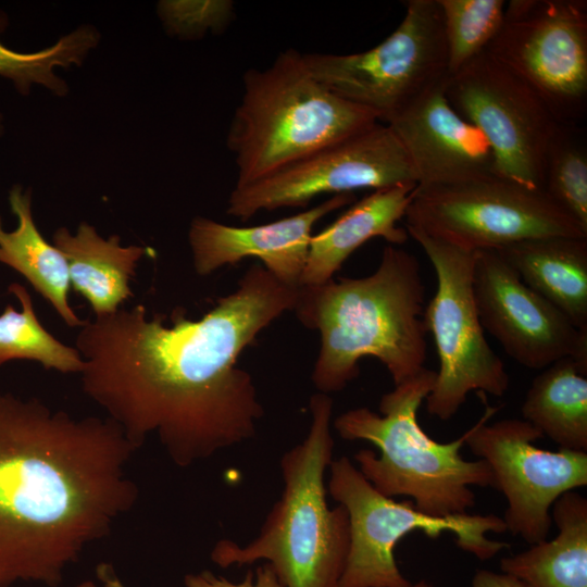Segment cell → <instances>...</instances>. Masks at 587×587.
Returning a JSON list of instances; mask_svg holds the SVG:
<instances>
[{"instance_id":"cell-19","label":"cell","mask_w":587,"mask_h":587,"mask_svg":"<svg viewBox=\"0 0 587 587\" xmlns=\"http://www.w3.org/2000/svg\"><path fill=\"white\" fill-rule=\"evenodd\" d=\"M52 243L66 261L71 286L89 302L96 317L116 312L133 297L130 280L150 252L142 246H122L118 235L103 238L87 222L75 234L58 228Z\"/></svg>"},{"instance_id":"cell-2","label":"cell","mask_w":587,"mask_h":587,"mask_svg":"<svg viewBox=\"0 0 587 587\" xmlns=\"http://www.w3.org/2000/svg\"><path fill=\"white\" fill-rule=\"evenodd\" d=\"M138 449L109 417L0 392V587H58L135 507L127 465Z\"/></svg>"},{"instance_id":"cell-20","label":"cell","mask_w":587,"mask_h":587,"mask_svg":"<svg viewBox=\"0 0 587 587\" xmlns=\"http://www.w3.org/2000/svg\"><path fill=\"white\" fill-rule=\"evenodd\" d=\"M495 250L575 327L587 328V238L542 237Z\"/></svg>"},{"instance_id":"cell-4","label":"cell","mask_w":587,"mask_h":587,"mask_svg":"<svg viewBox=\"0 0 587 587\" xmlns=\"http://www.w3.org/2000/svg\"><path fill=\"white\" fill-rule=\"evenodd\" d=\"M305 438L280 459L284 482L259 535L248 545L217 541L211 560L220 567L265 560L283 587H338L349 549V517L338 504L329 508L324 475L333 461V399L310 398Z\"/></svg>"},{"instance_id":"cell-16","label":"cell","mask_w":587,"mask_h":587,"mask_svg":"<svg viewBox=\"0 0 587 587\" xmlns=\"http://www.w3.org/2000/svg\"><path fill=\"white\" fill-rule=\"evenodd\" d=\"M446 78L384 123L402 145L417 187L496 176L489 142L451 107L445 93Z\"/></svg>"},{"instance_id":"cell-9","label":"cell","mask_w":587,"mask_h":587,"mask_svg":"<svg viewBox=\"0 0 587 587\" xmlns=\"http://www.w3.org/2000/svg\"><path fill=\"white\" fill-rule=\"evenodd\" d=\"M397 28L358 53H302L310 73L336 96L386 123L448 76L447 46L437 0H407Z\"/></svg>"},{"instance_id":"cell-14","label":"cell","mask_w":587,"mask_h":587,"mask_svg":"<svg viewBox=\"0 0 587 587\" xmlns=\"http://www.w3.org/2000/svg\"><path fill=\"white\" fill-rule=\"evenodd\" d=\"M415 184L409 158L392 129L378 122L252 184L234 187L228 215L249 220L260 211L305 207L317 196Z\"/></svg>"},{"instance_id":"cell-23","label":"cell","mask_w":587,"mask_h":587,"mask_svg":"<svg viewBox=\"0 0 587 587\" xmlns=\"http://www.w3.org/2000/svg\"><path fill=\"white\" fill-rule=\"evenodd\" d=\"M587 372L571 358L545 367L521 408L523 420L560 449L587 452Z\"/></svg>"},{"instance_id":"cell-29","label":"cell","mask_w":587,"mask_h":587,"mask_svg":"<svg viewBox=\"0 0 587 587\" xmlns=\"http://www.w3.org/2000/svg\"><path fill=\"white\" fill-rule=\"evenodd\" d=\"M184 585L185 587H283L268 563L258 566L255 573L248 571L243 579L237 583L216 576L211 571H201L187 574Z\"/></svg>"},{"instance_id":"cell-18","label":"cell","mask_w":587,"mask_h":587,"mask_svg":"<svg viewBox=\"0 0 587 587\" xmlns=\"http://www.w3.org/2000/svg\"><path fill=\"white\" fill-rule=\"evenodd\" d=\"M416 186L402 184L373 190L313 235L300 286L322 285L334 279L344 262L372 238L382 237L395 246L404 243L408 233L397 223L404 217Z\"/></svg>"},{"instance_id":"cell-11","label":"cell","mask_w":587,"mask_h":587,"mask_svg":"<svg viewBox=\"0 0 587 587\" xmlns=\"http://www.w3.org/2000/svg\"><path fill=\"white\" fill-rule=\"evenodd\" d=\"M525 82L558 123L580 125L587 112V2L511 0L485 50Z\"/></svg>"},{"instance_id":"cell-1","label":"cell","mask_w":587,"mask_h":587,"mask_svg":"<svg viewBox=\"0 0 587 587\" xmlns=\"http://www.w3.org/2000/svg\"><path fill=\"white\" fill-rule=\"evenodd\" d=\"M299 287L253 264L199 320L176 309L165 325L164 315L149 317L137 304L86 321L76 337L82 389L139 448L155 435L179 467L241 444L264 409L237 359L294 310Z\"/></svg>"},{"instance_id":"cell-5","label":"cell","mask_w":587,"mask_h":587,"mask_svg":"<svg viewBox=\"0 0 587 587\" xmlns=\"http://www.w3.org/2000/svg\"><path fill=\"white\" fill-rule=\"evenodd\" d=\"M435 378L436 371L424 367L382 396L379 414L355 408L338 415L333 425L342 439L365 440L378 449L379 454L371 449L354 454L359 471L377 491L410 497L429 515L465 514L475 505L471 487L495 488V478L484 460L462 457L467 432L439 442L421 427L417 412Z\"/></svg>"},{"instance_id":"cell-13","label":"cell","mask_w":587,"mask_h":587,"mask_svg":"<svg viewBox=\"0 0 587 587\" xmlns=\"http://www.w3.org/2000/svg\"><path fill=\"white\" fill-rule=\"evenodd\" d=\"M498 408L487 405L469 430L465 445L484 460L508 507L503 522L507 532L528 545L548 538L552 526L551 508L567 491L587 486V452L535 446L542 438L530 423L504 419L488 424Z\"/></svg>"},{"instance_id":"cell-10","label":"cell","mask_w":587,"mask_h":587,"mask_svg":"<svg viewBox=\"0 0 587 587\" xmlns=\"http://www.w3.org/2000/svg\"><path fill=\"white\" fill-rule=\"evenodd\" d=\"M404 217L405 226L472 252L542 237L587 238L579 224L542 190L498 176L416 186Z\"/></svg>"},{"instance_id":"cell-27","label":"cell","mask_w":587,"mask_h":587,"mask_svg":"<svg viewBox=\"0 0 587 587\" xmlns=\"http://www.w3.org/2000/svg\"><path fill=\"white\" fill-rule=\"evenodd\" d=\"M447 46L448 75L484 52L504 17L503 0H437Z\"/></svg>"},{"instance_id":"cell-32","label":"cell","mask_w":587,"mask_h":587,"mask_svg":"<svg viewBox=\"0 0 587 587\" xmlns=\"http://www.w3.org/2000/svg\"><path fill=\"white\" fill-rule=\"evenodd\" d=\"M74 587H99L98 584L91 579H85L76 584Z\"/></svg>"},{"instance_id":"cell-6","label":"cell","mask_w":587,"mask_h":587,"mask_svg":"<svg viewBox=\"0 0 587 587\" xmlns=\"http://www.w3.org/2000/svg\"><path fill=\"white\" fill-rule=\"evenodd\" d=\"M226 145L237 168L235 187L263 179L379 122L378 116L324 87L302 53L290 48L265 68L248 70Z\"/></svg>"},{"instance_id":"cell-33","label":"cell","mask_w":587,"mask_h":587,"mask_svg":"<svg viewBox=\"0 0 587 587\" xmlns=\"http://www.w3.org/2000/svg\"><path fill=\"white\" fill-rule=\"evenodd\" d=\"M408 587H434V586L430 583H428L427 580L421 579L419 582L411 583L410 586H408Z\"/></svg>"},{"instance_id":"cell-22","label":"cell","mask_w":587,"mask_h":587,"mask_svg":"<svg viewBox=\"0 0 587 587\" xmlns=\"http://www.w3.org/2000/svg\"><path fill=\"white\" fill-rule=\"evenodd\" d=\"M9 204L17 226L13 230L4 229L0 216V263L21 274L68 327L80 328L87 320H80L70 305L67 264L60 250L36 226L32 189L12 186Z\"/></svg>"},{"instance_id":"cell-7","label":"cell","mask_w":587,"mask_h":587,"mask_svg":"<svg viewBox=\"0 0 587 587\" xmlns=\"http://www.w3.org/2000/svg\"><path fill=\"white\" fill-rule=\"evenodd\" d=\"M326 487L349 517L350 541L338 587H408L395 560V547L408 534L422 532L432 539L448 533L457 546L486 561L508 544L488 534L507 532L495 514L434 516L420 511L412 500L396 501L377 491L347 457L329 464Z\"/></svg>"},{"instance_id":"cell-15","label":"cell","mask_w":587,"mask_h":587,"mask_svg":"<svg viewBox=\"0 0 587 587\" xmlns=\"http://www.w3.org/2000/svg\"><path fill=\"white\" fill-rule=\"evenodd\" d=\"M473 291L483 328L519 364L541 370L571 358L587 372V328L528 287L497 250L474 252Z\"/></svg>"},{"instance_id":"cell-31","label":"cell","mask_w":587,"mask_h":587,"mask_svg":"<svg viewBox=\"0 0 587 587\" xmlns=\"http://www.w3.org/2000/svg\"><path fill=\"white\" fill-rule=\"evenodd\" d=\"M96 577L102 587H128L120 578L111 563H99L96 567Z\"/></svg>"},{"instance_id":"cell-30","label":"cell","mask_w":587,"mask_h":587,"mask_svg":"<svg viewBox=\"0 0 587 587\" xmlns=\"http://www.w3.org/2000/svg\"><path fill=\"white\" fill-rule=\"evenodd\" d=\"M472 587H527L519 578L507 573L477 570L471 582Z\"/></svg>"},{"instance_id":"cell-25","label":"cell","mask_w":587,"mask_h":587,"mask_svg":"<svg viewBox=\"0 0 587 587\" xmlns=\"http://www.w3.org/2000/svg\"><path fill=\"white\" fill-rule=\"evenodd\" d=\"M8 291L18 300L21 311L7 304L0 314V365L12 360H30L46 370L80 373L84 360L79 351L61 342L43 327L27 289L12 283Z\"/></svg>"},{"instance_id":"cell-21","label":"cell","mask_w":587,"mask_h":587,"mask_svg":"<svg viewBox=\"0 0 587 587\" xmlns=\"http://www.w3.org/2000/svg\"><path fill=\"white\" fill-rule=\"evenodd\" d=\"M558 534L500 560L502 573L527 587H587V499L577 491L560 496L551 508Z\"/></svg>"},{"instance_id":"cell-24","label":"cell","mask_w":587,"mask_h":587,"mask_svg":"<svg viewBox=\"0 0 587 587\" xmlns=\"http://www.w3.org/2000/svg\"><path fill=\"white\" fill-rule=\"evenodd\" d=\"M7 25L5 14L0 13V35ZM98 45V34L89 25H80L53 45L34 52L13 50L0 40V77L10 80L21 95H28L34 86H41L63 97L68 92V85L57 70L80 66Z\"/></svg>"},{"instance_id":"cell-8","label":"cell","mask_w":587,"mask_h":587,"mask_svg":"<svg viewBox=\"0 0 587 587\" xmlns=\"http://www.w3.org/2000/svg\"><path fill=\"white\" fill-rule=\"evenodd\" d=\"M428 257L437 290L424 309L423 321L437 348L439 370L426 408L441 421L453 417L471 391L503 396L510 377L501 358L489 346L473 291L474 252L405 226Z\"/></svg>"},{"instance_id":"cell-26","label":"cell","mask_w":587,"mask_h":587,"mask_svg":"<svg viewBox=\"0 0 587 587\" xmlns=\"http://www.w3.org/2000/svg\"><path fill=\"white\" fill-rule=\"evenodd\" d=\"M542 191L587 233V141L582 125L557 126L545 157Z\"/></svg>"},{"instance_id":"cell-12","label":"cell","mask_w":587,"mask_h":587,"mask_svg":"<svg viewBox=\"0 0 587 587\" xmlns=\"http://www.w3.org/2000/svg\"><path fill=\"white\" fill-rule=\"evenodd\" d=\"M445 93L489 142L496 176L542 190L547 148L560 123L525 82L484 51L447 76Z\"/></svg>"},{"instance_id":"cell-34","label":"cell","mask_w":587,"mask_h":587,"mask_svg":"<svg viewBox=\"0 0 587 587\" xmlns=\"http://www.w3.org/2000/svg\"><path fill=\"white\" fill-rule=\"evenodd\" d=\"M4 132V118L3 115L0 113V137L2 136Z\"/></svg>"},{"instance_id":"cell-3","label":"cell","mask_w":587,"mask_h":587,"mask_svg":"<svg viewBox=\"0 0 587 587\" xmlns=\"http://www.w3.org/2000/svg\"><path fill=\"white\" fill-rule=\"evenodd\" d=\"M424 309L420 262L395 245L384 248L371 275L300 286L292 311L321 336L311 375L319 392L346 388L365 357L384 364L395 385L421 372L427 349Z\"/></svg>"},{"instance_id":"cell-17","label":"cell","mask_w":587,"mask_h":587,"mask_svg":"<svg viewBox=\"0 0 587 587\" xmlns=\"http://www.w3.org/2000/svg\"><path fill=\"white\" fill-rule=\"evenodd\" d=\"M355 202L352 192L334 195L320 204L272 223L237 227L196 216L188 242L196 273L214 271L246 258H258L280 283L299 287L307 262L312 230L327 214Z\"/></svg>"},{"instance_id":"cell-28","label":"cell","mask_w":587,"mask_h":587,"mask_svg":"<svg viewBox=\"0 0 587 587\" xmlns=\"http://www.w3.org/2000/svg\"><path fill=\"white\" fill-rule=\"evenodd\" d=\"M166 33L182 40H197L223 33L235 16L232 0H163L157 5Z\"/></svg>"}]
</instances>
